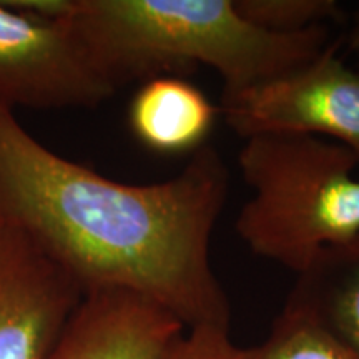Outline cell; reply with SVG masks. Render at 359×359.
<instances>
[{
	"label": "cell",
	"mask_w": 359,
	"mask_h": 359,
	"mask_svg": "<svg viewBox=\"0 0 359 359\" xmlns=\"http://www.w3.org/2000/svg\"><path fill=\"white\" fill-rule=\"evenodd\" d=\"M228 193L226 163L208 143L175 177L132 185L52 151L0 105V219L32 236L83 293L127 290L187 330H230L210 255Z\"/></svg>",
	"instance_id": "6da1fadb"
},
{
	"label": "cell",
	"mask_w": 359,
	"mask_h": 359,
	"mask_svg": "<svg viewBox=\"0 0 359 359\" xmlns=\"http://www.w3.org/2000/svg\"><path fill=\"white\" fill-rule=\"evenodd\" d=\"M65 19L115 90L206 65L223 79V93L243 92L309 64L333 42L327 27L258 29L233 0H72Z\"/></svg>",
	"instance_id": "7a4b0ae2"
},
{
	"label": "cell",
	"mask_w": 359,
	"mask_h": 359,
	"mask_svg": "<svg viewBox=\"0 0 359 359\" xmlns=\"http://www.w3.org/2000/svg\"><path fill=\"white\" fill-rule=\"evenodd\" d=\"M243 140L236 160L251 196L235 228L251 253L298 276L320 251L358 235L359 165L351 151L299 133Z\"/></svg>",
	"instance_id": "3957f363"
},
{
	"label": "cell",
	"mask_w": 359,
	"mask_h": 359,
	"mask_svg": "<svg viewBox=\"0 0 359 359\" xmlns=\"http://www.w3.org/2000/svg\"><path fill=\"white\" fill-rule=\"evenodd\" d=\"M339 40L290 74L243 92L223 93L219 114L241 138L299 133L338 143L359 165V69Z\"/></svg>",
	"instance_id": "277c9868"
},
{
	"label": "cell",
	"mask_w": 359,
	"mask_h": 359,
	"mask_svg": "<svg viewBox=\"0 0 359 359\" xmlns=\"http://www.w3.org/2000/svg\"><path fill=\"white\" fill-rule=\"evenodd\" d=\"M65 17L43 19L0 0V105L93 109L115 95Z\"/></svg>",
	"instance_id": "5b68a950"
},
{
	"label": "cell",
	"mask_w": 359,
	"mask_h": 359,
	"mask_svg": "<svg viewBox=\"0 0 359 359\" xmlns=\"http://www.w3.org/2000/svg\"><path fill=\"white\" fill-rule=\"evenodd\" d=\"M82 296L32 236L0 219V359H47Z\"/></svg>",
	"instance_id": "8992f818"
},
{
	"label": "cell",
	"mask_w": 359,
	"mask_h": 359,
	"mask_svg": "<svg viewBox=\"0 0 359 359\" xmlns=\"http://www.w3.org/2000/svg\"><path fill=\"white\" fill-rule=\"evenodd\" d=\"M187 327L127 290L83 293L47 359H167Z\"/></svg>",
	"instance_id": "52a82bcc"
},
{
	"label": "cell",
	"mask_w": 359,
	"mask_h": 359,
	"mask_svg": "<svg viewBox=\"0 0 359 359\" xmlns=\"http://www.w3.org/2000/svg\"><path fill=\"white\" fill-rule=\"evenodd\" d=\"M218 107L195 83L178 75L145 80L128 109L138 142L160 155L195 154L206 145Z\"/></svg>",
	"instance_id": "ba28073f"
},
{
	"label": "cell",
	"mask_w": 359,
	"mask_h": 359,
	"mask_svg": "<svg viewBox=\"0 0 359 359\" xmlns=\"http://www.w3.org/2000/svg\"><path fill=\"white\" fill-rule=\"evenodd\" d=\"M290 296L306 304L359 358V233L320 251L296 278Z\"/></svg>",
	"instance_id": "9c48e42d"
},
{
	"label": "cell",
	"mask_w": 359,
	"mask_h": 359,
	"mask_svg": "<svg viewBox=\"0 0 359 359\" xmlns=\"http://www.w3.org/2000/svg\"><path fill=\"white\" fill-rule=\"evenodd\" d=\"M245 359H359L306 304L288 296L271 330Z\"/></svg>",
	"instance_id": "30bf717a"
},
{
	"label": "cell",
	"mask_w": 359,
	"mask_h": 359,
	"mask_svg": "<svg viewBox=\"0 0 359 359\" xmlns=\"http://www.w3.org/2000/svg\"><path fill=\"white\" fill-rule=\"evenodd\" d=\"M238 13L251 25L273 34H298L343 22L336 0H233Z\"/></svg>",
	"instance_id": "8fae6325"
},
{
	"label": "cell",
	"mask_w": 359,
	"mask_h": 359,
	"mask_svg": "<svg viewBox=\"0 0 359 359\" xmlns=\"http://www.w3.org/2000/svg\"><path fill=\"white\" fill-rule=\"evenodd\" d=\"M246 348L231 339L230 330L201 326L187 330L167 359H245Z\"/></svg>",
	"instance_id": "7c38bea8"
},
{
	"label": "cell",
	"mask_w": 359,
	"mask_h": 359,
	"mask_svg": "<svg viewBox=\"0 0 359 359\" xmlns=\"http://www.w3.org/2000/svg\"><path fill=\"white\" fill-rule=\"evenodd\" d=\"M341 43H343V50L346 52L344 55L351 58L349 62L359 69V2L349 15L346 34L341 37Z\"/></svg>",
	"instance_id": "4fadbf2b"
}]
</instances>
